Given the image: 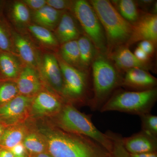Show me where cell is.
Returning a JSON list of instances; mask_svg holds the SVG:
<instances>
[{"label":"cell","instance_id":"3","mask_svg":"<svg viewBox=\"0 0 157 157\" xmlns=\"http://www.w3.org/2000/svg\"><path fill=\"white\" fill-rule=\"evenodd\" d=\"M104 29L107 42V55L115 49L126 45L132 30V25L120 14L107 0L89 1Z\"/></svg>","mask_w":157,"mask_h":157},{"label":"cell","instance_id":"42","mask_svg":"<svg viewBox=\"0 0 157 157\" xmlns=\"http://www.w3.org/2000/svg\"><path fill=\"white\" fill-rule=\"evenodd\" d=\"M3 6V2L2 1H0V13L1 12Z\"/></svg>","mask_w":157,"mask_h":157},{"label":"cell","instance_id":"19","mask_svg":"<svg viewBox=\"0 0 157 157\" xmlns=\"http://www.w3.org/2000/svg\"><path fill=\"white\" fill-rule=\"evenodd\" d=\"M46 5L42 9L35 11L33 19L37 25L49 30H55L57 26L63 12Z\"/></svg>","mask_w":157,"mask_h":157},{"label":"cell","instance_id":"35","mask_svg":"<svg viewBox=\"0 0 157 157\" xmlns=\"http://www.w3.org/2000/svg\"><path fill=\"white\" fill-rule=\"evenodd\" d=\"M10 151L14 156H18L25 155L26 149L22 142H21L11 148Z\"/></svg>","mask_w":157,"mask_h":157},{"label":"cell","instance_id":"24","mask_svg":"<svg viewBox=\"0 0 157 157\" xmlns=\"http://www.w3.org/2000/svg\"><path fill=\"white\" fill-rule=\"evenodd\" d=\"M26 150L33 155L47 151L45 140L39 133L31 132L27 133L22 141Z\"/></svg>","mask_w":157,"mask_h":157},{"label":"cell","instance_id":"12","mask_svg":"<svg viewBox=\"0 0 157 157\" xmlns=\"http://www.w3.org/2000/svg\"><path fill=\"white\" fill-rule=\"evenodd\" d=\"M118 70L123 74L127 70L139 68L148 71L150 65L140 61L130 50L128 47L123 45L107 55Z\"/></svg>","mask_w":157,"mask_h":157},{"label":"cell","instance_id":"43","mask_svg":"<svg viewBox=\"0 0 157 157\" xmlns=\"http://www.w3.org/2000/svg\"><path fill=\"white\" fill-rule=\"evenodd\" d=\"M14 157H26L25 155H23L21 156H14Z\"/></svg>","mask_w":157,"mask_h":157},{"label":"cell","instance_id":"22","mask_svg":"<svg viewBox=\"0 0 157 157\" xmlns=\"http://www.w3.org/2000/svg\"><path fill=\"white\" fill-rule=\"evenodd\" d=\"M110 2L121 16L132 25L137 21L143 12L138 9L135 1L113 0Z\"/></svg>","mask_w":157,"mask_h":157},{"label":"cell","instance_id":"26","mask_svg":"<svg viewBox=\"0 0 157 157\" xmlns=\"http://www.w3.org/2000/svg\"><path fill=\"white\" fill-rule=\"evenodd\" d=\"M11 18L18 25H25L28 23L31 15L27 6L23 2H16L11 9Z\"/></svg>","mask_w":157,"mask_h":157},{"label":"cell","instance_id":"30","mask_svg":"<svg viewBox=\"0 0 157 157\" xmlns=\"http://www.w3.org/2000/svg\"><path fill=\"white\" fill-rule=\"evenodd\" d=\"M19 94L16 84L5 82L0 86V105L6 104Z\"/></svg>","mask_w":157,"mask_h":157},{"label":"cell","instance_id":"9","mask_svg":"<svg viewBox=\"0 0 157 157\" xmlns=\"http://www.w3.org/2000/svg\"><path fill=\"white\" fill-rule=\"evenodd\" d=\"M39 67L44 81L57 94L63 98V79L56 56L45 54L40 61Z\"/></svg>","mask_w":157,"mask_h":157},{"label":"cell","instance_id":"34","mask_svg":"<svg viewBox=\"0 0 157 157\" xmlns=\"http://www.w3.org/2000/svg\"><path fill=\"white\" fill-rule=\"evenodd\" d=\"M134 54L138 60L144 63H148L151 57L147 54L145 53L143 50L138 47L135 48Z\"/></svg>","mask_w":157,"mask_h":157},{"label":"cell","instance_id":"17","mask_svg":"<svg viewBox=\"0 0 157 157\" xmlns=\"http://www.w3.org/2000/svg\"><path fill=\"white\" fill-rule=\"evenodd\" d=\"M13 46L25 65L35 69L39 67L40 61L36 49L25 37L15 32L11 33Z\"/></svg>","mask_w":157,"mask_h":157},{"label":"cell","instance_id":"7","mask_svg":"<svg viewBox=\"0 0 157 157\" xmlns=\"http://www.w3.org/2000/svg\"><path fill=\"white\" fill-rule=\"evenodd\" d=\"M72 11L84 35L89 38L98 52L107 55V40L104 29L89 1H74Z\"/></svg>","mask_w":157,"mask_h":157},{"label":"cell","instance_id":"23","mask_svg":"<svg viewBox=\"0 0 157 157\" xmlns=\"http://www.w3.org/2000/svg\"><path fill=\"white\" fill-rule=\"evenodd\" d=\"M58 55L68 64L81 70L80 55L77 40L62 44L60 47Z\"/></svg>","mask_w":157,"mask_h":157},{"label":"cell","instance_id":"2","mask_svg":"<svg viewBox=\"0 0 157 157\" xmlns=\"http://www.w3.org/2000/svg\"><path fill=\"white\" fill-rule=\"evenodd\" d=\"M92 97L89 107L100 111L113 93L121 85L123 74L118 70L107 54L98 52L91 67Z\"/></svg>","mask_w":157,"mask_h":157},{"label":"cell","instance_id":"13","mask_svg":"<svg viewBox=\"0 0 157 157\" xmlns=\"http://www.w3.org/2000/svg\"><path fill=\"white\" fill-rule=\"evenodd\" d=\"M19 94L32 97L41 91L42 82L35 68L25 65L17 78L16 83Z\"/></svg>","mask_w":157,"mask_h":157},{"label":"cell","instance_id":"25","mask_svg":"<svg viewBox=\"0 0 157 157\" xmlns=\"http://www.w3.org/2000/svg\"><path fill=\"white\" fill-rule=\"evenodd\" d=\"M29 31L41 43L51 47H56L59 43L51 32L48 29L37 25H31L28 27Z\"/></svg>","mask_w":157,"mask_h":157},{"label":"cell","instance_id":"41","mask_svg":"<svg viewBox=\"0 0 157 157\" xmlns=\"http://www.w3.org/2000/svg\"><path fill=\"white\" fill-rule=\"evenodd\" d=\"M5 129V128H4V127H3V126L0 124V139H1L2 135H3V133L4 132Z\"/></svg>","mask_w":157,"mask_h":157},{"label":"cell","instance_id":"4","mask_svg":"<svg viewBox=\"0 0 157 157\" xmlns=\"http://www.w3.org/2000/svg\"><path fill=\"white\" fill-rule=\"evenodd\" d=\"M92 115L82 113L73 104L65 103L56 115V123L59 128L69 133L84 135L100 144L110 152L112 142L107 133L99 130L92 121Z\"/></svg>","mask_w":157,"mask_h":157},{"label":"cell","instance_id":"18","mask_svg":"<svg viewBox=\"0 0 157 157\" xmlns=\"http://www.w3.org/2000/svg\"><path fill=\"white\" fill-rule=\"evenodd\" d=\"M77 41L80 55V69L89 73L98 51L89 38L84 34L82 35Z\"/></svg>","mask_w":157,"mask_h":157},{"label":"cell","instance_id":"10","mask_svg":"<svg viewBox=\"0 0 157 157\" xmlns=\"http://www.w3.org/2000/svg\"><path fill=\"white\" fill-rule=\"evenodd\" d=\"M65 100L58 95L47 91H40L33 98L31 105V112L35 116L56 115L60 111Z\"/></svg>","mask_w":157,"mask_h":157},{"label":"cell","instance_id":"16","mask_svg":"<svg viewBox=\"0 0 157 157\" xmlns=\"http://www.w3.org/2000/svg\"><path fill=\"white\" fill-rule=\"evenodd\" d=\"M75 19L68 11L63 12L54 35L59 44L77 40L81 36Z\"/></svg>","mask_w":157,"mask_h":157},{"label":"cell","instance_id":"40","mask_svg":"<svg viewBox=\"0 0 157 157\" xmlns=\"http://www.w3.org/2000/svg\"><path fill=\"white\" fill-rule=\"evenodd\" d=\"M157 1H155L153 5H152L151 10V12H149L151 14H157Z\"/></svg>","mask_w":157,"mask_h":157},{"label":"cell","instance_id":"1","mask_svg":"<svg viewBox=\"0 0 157 157\" xmlns=\"http://www.w3.org/2000/svg\"><path fill=\"white\" fill-rule=\"evenodd\" d=\"M47 151L53 157H108L109 152L90 137L59 128H41Z\"/></svg>","mask_w":157,"mask_h":157},{"label":"cell","instance_id":"31","mask_svg":"<svg viewBox=\"0 0 157 157\" xmlns=\"http://www.w3.org/2000/svg\"><path fill=\"white\" fill-rule=\"evenodd\" d=\"M74 1L67 0H46V5L58 11L72 10Z\"/></svg>","mask_w":157,"mask_h":157},{"label":"cell","instance_id":"15","mask_svg":"<svg viewBox=\"0 0 157 157\" xmlns=\"http://www.w3.org/2000/svg\"><path fill=\"white\" fill-rule=\"evenodd\" d=\"M33 98L18 94L6 104L0 105V117L15 121L25 114L31 107Z\"/></svg>","mask_w":157,"mask_h":157},{"label":"cell","instance_id":"39","mask_svg":"<svg viewBox=\"0 0 157 157\" xmlns=\"http://www.w3.org/2000/svg\"><path fill=\"white\" fill-rule=\"evenodd\" d=\"M33 157H53L51 155L49 154L48 152L41 153L38 154L33 155Z\"/></svg>","mask_w":157,"mask_h":157},{"label":"cell","instance_id":"29","mask_svg":"<svg viewBox=\"0 0 157 157\" xmlns=\"http://www.w3.org/2000/svg\"><path fill=\"white\" fill-rule=\"evenodd\" d=\"M141 130L147 134L157 138V116L151 113L140 116Z\"/></svg>","mask_w":157,"mask_h":157},{"label":"cell","instance_id":"33","mask_svg":"<svg viewBox=\"0 0 157 157\" xmlns=\"http://www.w3.org/2000/svg\"><path fill=\"white\" fill-rule=\"evenodd\" d=\"M23 2L34 11H38L46 5L45 0H25Z\"/></svg>","mask_w":157,"mask_h":157},{"label":"cell","instance_id":"21","mask_svg":"<svg viewBox=\"0 0 157 157\" xmlns=\"http://www.w3.org/2000/svg\"><path fill=\"white\" fill-rule=\"evenodd\" d=\"M27 133L26 128L22 125H15L5 129L0 139V147L11 149L22 142Z\"/></svg>","mask_w":157,"mask_h":157},{"label":"cell","instance_id":"27","mask_svg":"<svg viewBox=\"0 0 157 157\" xmlns=\"http://www.w3.org/2000/svg\"><path fill=\"white\" fill-rule=\"evenodd\" d=\"M0 50L14 54V48L10 31L1 12L0 13Z\"/></svg>","mask_w":157,"mask_h":157},{"label":"cell","instance_id":"14","mask_svg":"<svg viewBox=\"0 0 157 157\" xmlns=\"http://www.w3.org/2000/svg\"><path fill=\"white\" fill-rule=\"evenodd\" d=\"M124 147L130 154H137L156 152L157 138L141 130L127 137H123Z\"/></svg>","mask_w":157,"mask_h":157},{"label":"cell","instance_id":"36","mask_svg":"<svg viewBox=\"0 0 157 157\" xmlns=\"http://www.w3.org/2000/svg\"><path fill=\"white\" fill-rule=\"evenodd\" d=\"M135 1L138 7H140V9L144 10L151 8L152 6L155 2V1L153 0H140Z\"/></svg>","mask_w":157,"mask_h":157},{"label":"cell","instance_id":"37","mask_svg":"<svg viewBox=\"0 0 157 157\" xmlns=\"http://www.w3.org/2000/svg\"><path fill=\"white\" fill-rule=\"evenodd\" d=\"M0 157H14L10 150L0 147Z\"/></svg>","mask_w":157,"mask_h":157},{"label":"cell","instance_id":"8","mask_svg":"<svg viewBox=\"0 0 157 157\" xmlns=\"http://www.w3.org/2000/svg\"><path fill=\"white\" fill-rule=\"evenodd\" d=\"M148 40L157 45V15L143 12L132 24L131 36L125 45L127 47L141 41Z\"/></svg>","mask_w":157,"mask_h":157},{"label":"cell","instance_id":"38","mask_svg":"<svg viewBox=\"0 0 157 157\" xmlns=\"http://www.w3.org/2000/svg\"><path fill=\"white\" fill-rule=\"evenodd\" d=\"M131 157H157L156 152L137 154H130Z\"/></svg>","mask_w":157,"mask_h":157},{"label":"cell","instance_id":"6","mask_svg":"<svg viewBox=\"0 0 157 157\" xmlns=\"http://www.w3.org/2000/svg\"><path fill=\"white\" fill-rule=\"evenodd\" d=\"M63 79V97L67 103H78L89 106L90 93L89 73L70 66L56 55Z\"/></svg>","mask_w":157,"mask_h":157},{"label":"cell","instance_id":"5","mask_svg":"<svg viewBox=\"0 0 157 157\" xmlns=\"http://www.w3.org/2000/svg\"><path fill=\"white\" fill-rule=\"evenodd\" d=\"M157 99L156 87L142 91L117 89L100 111H119L140 116L151 112Z\"/></svg>","mask_w":157,"mask_h":157},{"label":"cell","instance_id":"20","mask_svg":"<svg viewBox=\"0 0 157 157\" xmlns=\"http://www.w3.org/2000/svg\"><path fill=\"white\" fill-rule=\"evenodd\" d=\"M22 66L14 54L0 50V74L6 78H16Z\"/></svg>","mask_w":157,"mask_h":157},{"label":"cell","instance_id":"28","mask_svg":"<svg viewBox=\"0 0 157 157\" xmlns=\"http://www.w3.org/2000/svg\"><path fill=\"white\" fill-rule=\"evenodd\" d=\"M106 133L111 138L113 145L112 150L109 152L108 157H131L124 147L121 135L111 131Z\"/></svg>","mask_w":157,"mask_h":157},{"label":"cell","instance_id":"11","mask_svg":"<svg viewBox=\"0 0 157 157\" xmlns=\"http://www.w3.org/2000/svg\"><path fill=\"white\" fill-rule=\"evenodd\" d=\"M157 84V78L148 71L135 68L123 73L121 86L128 90L142 91L155 88Z\"/></svg>","mask_w":157,"mask_h":157},{"label":"cell","instance_id":"32","mask_svg":"<svg viewBox=\"0 0 157 157\" xmlns=\"http://www.w3.org/2000/svg\"><path fill=\"white\" fill-rule=\"evenodd\" d=\"M156 46V45H155L153 42L148 40L141 41L139 42L138 45V47L150 57H151L154 53Z\"/></svg>","mask_w":157,"mask_h":157}]
</instances>
